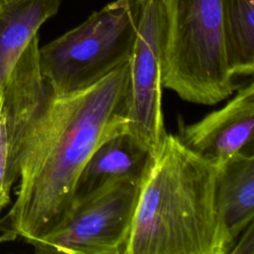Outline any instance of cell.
I'll use <instances>...</instances> for the list:
<instances>
[{
	"label": "cell",
	"instance_id": "10",
	"mask_svg": "<svg viewBox=\"0 0 254 254\" xmlns=\"http://www.w3.org/2000/svg\"><path fill=\"white\" fill-rule=\"evenodd\" d=\"M216 200L232 246L254 219L253 150L238 153L218 168Z\"/></svg>",
	"mask_w": 254,
	"mask_h": 254
},
{
	"label": "cell",
	"instance_id": "6",
	"mask_svg": "<svg viewBox=\"0 0 254 254\" xmlns=\"http://www.w3.org/2000/svg\"><path fill=\"white\" fill-rule=\"evenodd\" d=\"M39 48L37 34L0 85V213L11 201L25 150L52 97Z\"/></svg>",
	"mask_w": 254,
	"mask_h": 254
},
{
	"label": "cell",
	"instance_id": "8",
	"mask_svg": "<svg viewBox=\"0 0 254 254\" xmlns=\"http://www.w3.org/2000/svg\"><path fill=\"white\" fill-rule=\"evenodd\" d=\"M254 84L238 89L221 108L200 120H179L178 138L191 152L219 168L242 151L253 150Z\"/></svg>",
	"mask_w": 254,
	"mask_h": 254
},
{
	"label": "cell",
	"instance_id": "12",
	"mask_svg": "<svg viewBox=\"0 0 254 254\" xmlns=\"http://www.w3.org/2000/svg\"><path fill=\"white\" fill-rule=\"evenodd\" d=\"M228 64L236 75L254 71V0H222Z\"/></svg>",
	"mask_w": 254,
	"mask_h": 254
},
{
	"label": "cell",
	"instance_id": "5",
	"mask_svg": "<svg viewBox=\"0 0 254 254\" xmlns=\"http://www.w3.org/2000/svg\"><path fill=\"white\" fill-rule=\"evenodd\" d=\"M141 182L119 181L73 202L58 227L30 244L41 254H124Z\"/></svg>",
	"mask_w": 254,
	"mask_h": 254
},
{
	"label": "cell",
	"instance_id": "13",
	"mask_svg": "<svg viewBox=\"0 0 254 254\" xmlns=\"http://www.w3.org/2000/svg\"><path fill=\"white\" fill-rule=\"evenodd\" d=\"M228 254H254V221L238 235Z\"/></svg>",
	"mask_w": 254,
	"mask_h": 254
},
{
	"label": "cell",
	"instance_id": "7",
	"mask_svg": "<svg viewBox=\"0 0 254 254\" xmlns=\"http://www.w3.org/2000/svg\"><path fill=\"white\" fill-rule=\"evenodd\" d=\"M166 22L165 0H143L137 37L128 62L127 131L152 156L158 152L167 133L161 79Z\"/></svg>",
	"mask_w": 254,
	"mask_h": 254
},
{
	"label": "cell",
	"instance_id": "11",
	"mask_svg": "<svg viewBox=\"0 0 254 254\" xmlns=\"http://www.w3.org/2000/svg\"><path fill=\"white\" fill-rule=\"evenodd\" d=\"M62 0H0V85Z\"/></svg>",
	"mask_w": 254,
	"mask_h": 254
},
{
	"label": "cell",
	"instance_id": "9",
	"mask_svg": "<svg viewBox=\"0 0 254 254\" xmlns=\"http://www.w3.org/2000/svg\"><path fill=\"white\" fill-rule=\"evenodd\" d=\"M151 158L150 152L127 130L113 134L98 145L85 163L75 184L73 202L119 181H141Z\"/></svg>",
	"mask_w": 254,
	"mask_h": 254
},
{
	"label": "cell",
	"instance_id": "2",
	"mask_svg": "<svg viewBox=\"0 0 254 254\" xmlns=\"http://www.w3.org/2000/svg\"><path fill=\"white\" fill-rule=\"evenodd\" d=\"M217 173L166 133L142 179L124 254H228Z\"/></svg>",
	"mask_w": 254,
	"mask_h": 254
},
{
	"label": "cell",
	"instance_id": "3",
	"mask_svg": "<svg viewBox=\"0 0 254 254\" xmlns=\"http://www.w3.org/2000/svg\"><path fill=\"white\" fill-rule=\"evenodd\" d=\"M163 87L186 101L213 105L236 89L224 37L222 0H165Z\"/></svg>",
	"mask_w": 254,
	"mask_h": 254
},
{
	"label": "cell",
	"instance_id": "4",
	"mask_svg": "<svg viewBox=\"0 0 254 254\" xmlns=\"http://www.w3.org/2000/svg\"><path fill=\"white\" fill-rule=\"evenodd\" d=\"M143 0H115L39 48L41 73L52 94L82 90L129 62Z\"/></svg>",
	"mask_w": 254,
	"mask_h": 254
},
{
	"label": "cell",
	"instance_id": "1",
	"mask_svg": "<svg viewBox=\"0 0 254 254\" xmlns=\"http://www.w3.org/2000/svg\"><path fill=\"white\" fill-rule=\"evenodd\" d=\"M127 77L128 63L82 90L52 94L25 150L16 199L0 219L4 236L30 244L63 222L93 151L127 130Z\"/></svg>",
	"mask_w": 254,
	"mask_h": 254
}]
</instances>
